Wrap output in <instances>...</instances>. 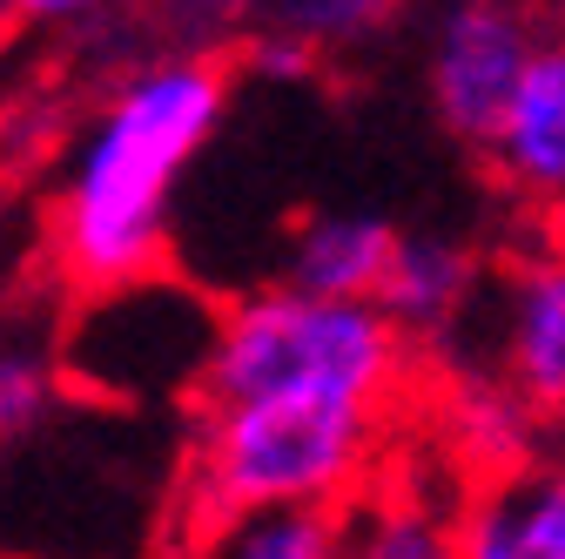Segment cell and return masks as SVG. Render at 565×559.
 <instances>
[{
	"label": "cell",
	"mask_w": 565,
	"mask_h": 559,
	"mask_svg": "<svg viewBox=\"0 0 565 559\" xmlns=\"http://www.w3.org/2000/svg\"><path fill=\"white\" fill-rule=\"evenodd\" d=\"M223 108L230 82L202 54H169L108 95L54 202V256L82 291L162 270L175 189L209 149Z\"/></svg>",
	"instance_id": "obj_1"
},
{
	"label": "cell",
	"mask_w": 565,
	"mask_h": 559,
	"mask_svg": "<svg viewBox=\"0 0 565 559\" xmlns=\"http://www.w3.org/2000/svg\"><path fill=\"white\" fill-rule=\"evenodd\" d=\"M411 337L377 297H317L297 284L249 291L223 310L202 371V404L216 398H343L384 411L404 384Z\"/></svg>",
	"instance_id": "obj_2"
},
{
	"label": "cell",
	"mask_w": 565,
	"mask_h": 559,
	"mask_svg": "<svg viewBox=\"0 0 565 559\" xmlns=\"http://www.w3.org/2000/svg\"><path fill=\"white\" fill-rule=\"evenodd\" d=\"M384 411L343 398H216L202 411L189 499L202 519L243 506H350L377 465Z\"/></svg>",
	"instance_id": "obj_3"
},
{
	"label": "cell",
	"mask_w": 565,
	"mask_h": 559,
	"mask_svg": "<svg viewBox=\"0 0 565 559\" xmlns=\"http://www.w3.org/2000/svg\"><path fill=\"white\" fill-rule=\"evenodd\" d=\"M532 48L539 28L519 0H445L438 8L431 41H424V88H431V108L458 143L471 149L491 143Z\"/></svg>",
	"instance_id": "obj_4"
},
{
	"label": "cell",
	"mask_w": 565,
	"mask_h": 559,
	"mask_svg": "<svg viewBox=\"0 0 565 559\" xmlns=\"http://www.w3.org/2000/svg\"><path fill=\"white\" fill-rule=\"evenodd\" d=\"M484 156L519 202L565 209V34H539Z\"/></svg>",
	"instance_id": "obj_5"
},
{
	"label": "cell",
	"mask_w": 565,
	"mask_h": 559,
	"mask_svg": "<svg viewBox=\"0 0 565 559\" xmlns=\"http://www.w3.org/2000/svg\"><path fill=\"white\" fill-rule=\"evenodd\" d=\"M458 559H565V458H525L471 485Z\"/></svg>",
	"instance_id": "obj_6"
},
{
	"label": "cell",
	"mask_w": 565,
	"mask_h": 559,
	"mask_svg": "<svg viewBox=\"0 0 565 559\" xmlns=\"http://www.w3.org/2000/svg\"><path fill=\"white\" fill-rule=\"evenodd\" d=\"M499 358L545 418L565 411V250H539L505 276Z\"/></svg>",
	"instance_id": "obj_7"
},
{
	"label": "cell",
	"mask_w": 565,
	"mask_h": 559,
	"mask_svg": "<svg viewBox=\"0 0 565 559\" xmlns=\"http://www.w3.org/2000/svg\"><path fill=\"white\" fill-rule=\"evenodd\" d=\"M391 250H397L391 217H377V209H323L282 250V284L317 291V297H377Z\"/></svg>",
	"instance_id": "obj_8"
},
{
	"label": "cell",
	"mask_w": 565,
	"mask_h": 559,
	"mask_svg": "<svg viewBox=\"0 0 565 559\" xmlns=\"http://www.w3.org/2000/svg\"><path fill=\"white\" fill-rule=\"evenodd\" d=\"M478 291V263L465 243H445V236H397L391 250V270L377 284V304L397 317L404 337H431V330H451L458 310L471 304Z\"/></svg>",
	"instance_id": "obj_9"
},
{
	"label": "cell",
	"mask_w": 565,
	"mask_h": 559,
	"mask_svg": "<svg viewBox=\"0 0 565 559\" xmlns=\"http://www.w3.org/2000/svg\"><path fill=\"white\" fill-rule=\"evenodd\" d=\"M343 506H243L202 519L195 559H343Z\"/></svg>",
	"instance_id": "obj_10"
},
{
	"label": "cell",
	"mask_w": 565,
	"mask_h": 559,
	"mask_svg": "<svg viewBox=\"0 0 565 559\" xmlns=\"http://www.w3.org/2000/svg\"><path fill=\"white\" fill-rule=\"evenodd\" d=\"M343 519V559H458V513H445L424 485L358 493Z\"/></svg>",
	"instance_id": "obj_11"
},
{
	"label": "cell",
	"mask_w": 565,
	"mask_h": 559,
	"mask_svg": "<svg viewBox=\"0 0 565 559\" xmlns=\"http://www.w3.org/2000/svg\"><path fill=\"white\" fill-rule=\"evenodd\" d=\"M539 404L505 378V384H465L451 404H445V445L478 465L484 478L505 472V465H525L532 445H539Z\"/></svg>",
	"instance_id": "obj_12"
},
{
	"label": "cell",
	"mask_w": 565,
	"mask_h": 559,
	"mask_svg": "<svg viewBox=\"0 0 565 559\" xmlns=\"http://www.w3.org/2000/svg\"><path fill=\"white\" fill-rule=\"evenodd\" d=\"M391 14V0H256V28L276 41L282 61H310L317 48H343L371 34Z\"/></svg>",
	"instance_id": "obj_13"
},
{
	"label": "cell",
	"mask_w": 565,
	"mask_h": 559,
	"mask_svg": "<svg viewBox=\"0 0 565 559\" xmlns=\"http://www.w3.org/2000/svg\"><path fill=\"white\" fill-rule=\"evenodd\" d=\"M61 398V365L34 344H0V439L34 432Z\"/></svg>",
	"instance_id": "obj_14"
},
{
	"label": "cell",
	"mask_w": 565,
	"mask_h": 559,
	"mask_svg": "<svg viewBox=\"0 0 565 559\" xmlns=\"http://www.w3.org/2000/svg\"><path fill=\"white\" fill-rule=\"evenodd\" d=\"M102 8H108V0H0V14H8V21H54V28L88 21Z\"/></svg>",
	"instance_id": "obj_15"
}]
</instances>
